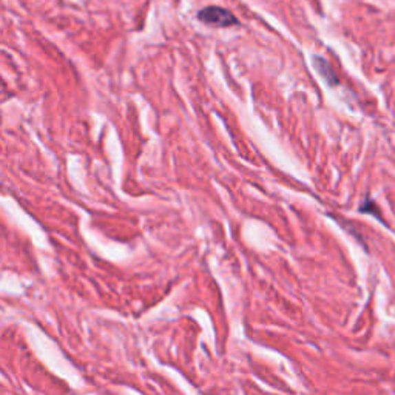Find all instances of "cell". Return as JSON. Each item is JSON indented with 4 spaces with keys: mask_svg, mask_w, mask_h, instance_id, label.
Instances as JSON below:
<instances>
[{
    "mask_svg": "<svg viewBox=\"0 0 395 395\" xmlns=\"http://www.w3.org/2000/svg\"><path fill=\"white\" fill-rule=\"evenodd\" d=\"M198 17L200 21L207 25H213V27H232V25H237L238 21L231 11H227L224 8H220V6H209V8H204L198 12Z\"/></svg>",
    "mask_w": 395,
    "mask_h": 395,
    "instance_id": "6da1fadb",
    "label": "cell"
},
{
    "mask_svg": "<svg viewBox=\"0 0 395 395\" xmlns=\"http://www.w3.org/2000/svg\"><path fill=\"white\" fill-rule=\"evenodd\" d=\"M314 63H315V67H317V70L318 72H320L324 78H326L330 84H337V79H335V76H332L334 73H332V70H330V67H329V63L324 61V59H320V57H315V61H314Z\"/></svg>",
    "mask_w": 395,
    "mask_h": 395,
    "instance_id": "7a4b0ae2",
    "label": "cell"
}]
</instances>
